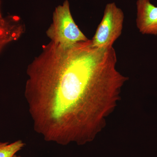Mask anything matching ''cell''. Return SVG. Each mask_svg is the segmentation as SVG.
<instances>
[{"label": "cell", "instance_id": "cell-1", "mask_svg": "<svg viewBox=\"0 0 157 157\" xmlns=\"http://www.w3.org/2000/svg\"><path fill=\"white\" fill-rule=\"evenodd\" d=\"M117 62L113 47H96L89 39L45 45L26 70L24 96L34 131L59 145L93 141L128 78Z\"/></svg>", "mask_w": 157, "mask_h": 157}, {"label": "cell", "instance_id": "cell-2", "mask_svg": "<svg viewBox=\"0 0 157 157\" xmlns=\"http://www.w3.org/2000/svg\"><path fill=\"white\" fill-rule=\"evenodd\" d=\"M52 20L46 32L51 42L67 47L89 40L75 23L68 0H66L62 6L56 7Z\"/></svg>", "mask_w": 157, "mask_h": 157}, {"label": "cell", "instance_id": "cell-3", "mask_svg": "<svg viewBox=\"0 0 157 157\" xmlns=\"http://www.w3.org/2000/svg\"><path fill=\"white\" fill-rule=\"evenodd\" d=\"M124 20L122 10L115 3L107 4L103 18L91 40L93 45L99 48L113 47V43L121 34Z\"/></svg>", "mask_w": 157, "mask_h": 157}, {"label": "cell", "instance_id": "cell-4", "mask_svg": "<svg viewBox=\"0 0 157 157\" xmlns=\"http://www.w3.org/2000/svg\"><path fill=\"white\" fill-rule=\"evenodd\" d=\"M136 25L144 35L157 36V7L150 0H137Z\"/></svg>", "mask_w": 157, "mask_h": 157}, {"label": "cell", "instance_id": "cell-5", "mask_svg": "<svg viewBox=\"0 0 157 157\" xmlns=\"http://www.w3.org/2000/svg\"><path fill=\"white\" fill-rule=\"evenodd\" d=\"M25 146V144L21 140L11 143L0 142V157H12Z\"/></svg>", "mask_w": 157, "mask_h": 157}, {"label": "cell", "instance_id": "cell-6", "mask_svg": "<svg viewBox=\"0 0 157 157\" xmlns=\"http://www.w3.org/2000/svg\"><path fill=\"white\" fill-rule=\"evenodd\" d=\"M12 157H21L20 156L17 155L15 154V155H14L13 156H12Z\"/></svg>", "mask_w": 157, "mask_h": 157}]
</instances>
